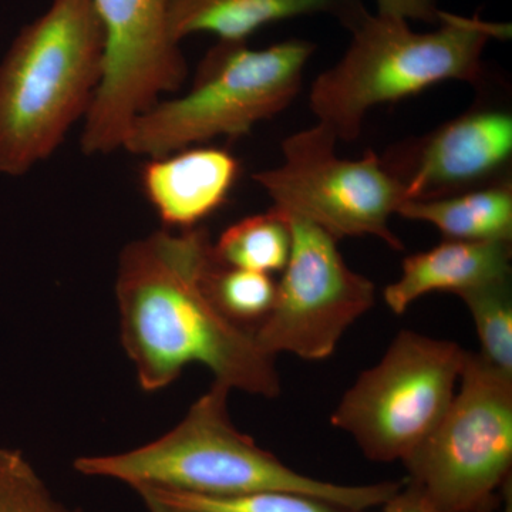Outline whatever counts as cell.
Returning <instances> with one entry per match:
<instances>
[{
	"label": "cell",
	"mask_w": 512,
	"mask_h": 512,
	"mask_svg": "<svg viewBox=\"0 0 512 512\" xmlns=\"http://www.w3.org/2000/svg\"><path fill=\"white\" fill-rule=\"evenodd\" d=\"M382 512H446L431 503L421 491L403 481L402 488L382 507Z\"/></svg>",
	"instance_id": "7402d4cb"
},
{
	"label": "cell",
	"mask_w": 512,
	"mask_h": 512,
	"mask_svg": "<svg viewBox=\"0 0 512 512\" xmlns=\"http://www.w3.org/2000/svg\"><path fill=\"white\" fill-rule=\"evenodd\" d=\"M0 512H82L60 501L22 451L0 447Z\"/></svg>",
	"instance_id": "ffe728a7"
},
{
	"label": "cell",
	"mask_w": 512,
	"mask_h": 512,
	"mask_svg": "<svg viewBox=\"0 0 512 512\" xmlns=\"http://www.w3.org/2000/svg\"><path fill=\"white\" fill-rule=\"evenodd\" d=\"M315 50V43L303 39L266 49L218 40L202 57L187 93L158 101L133 121L124 150L154 158L217 137L247 136L291 106Z\"/></svg>",
	"instance_id": "5b68a950"
},
{
	"label": "cell",
	"mask_w": 512,
	"mask_h": 512,
	"mask_svg": "<svg viewBox=\"0 0 512 512\" xmlns=\"http://www.w3.org/2000/svg\"><path fill=\"white\" fill-rule=\"evenodd\" d=\"M291 245L288 218L271 207L264 214L229 225L218 241L212 242V254L218 264L271 275L284 271Z\"/></svg>",
	"instance_id": "2e32d148"
},
{
	"label": "cell",
	"mask_w": 512,
	"mask_h": 512,
	"mask_svg": "<svg viewBox=\"0 0 512 512\" xmlns=\"http://www.w3.org/2000/svg\"><path fill=\"white\" fill-rule=\"evenodd\" d=\"M402 463L440 510L493 512L511 476L512 375L467 350L443 419Z\"/></svg>",
	"instance_id": "8992f818"
},
{
	"label": "cell",
	"mask_w": 512,
	"mask_h": 512,
	"mask_svg": "<svg viewBox=\"0 0 512 512\" xmlns=\"http://www.w3.org/2000/svg\"><path fill=\"white\" fill-rule=\"evenodd\" d=\"M460 299L466 303L476 326L480 355L497 369L512 375L511 281L464 293Z\"/></svg>",
	"instance_id": "d6986e66"
},
{
	"label": "cell",
	"mask_w": 512,
	"mask_h": 512,
	"mask_svg": "<svg viewBox=\"0 0 512 512\" xmlns=\"http://www.w3.org/2000/svg\"><path fill=\"white\" fill-rule=\"evenodd\" d=\"M231 390L218 382L191 404L173 430L126 453L83 456L77 473L140 488H160L210 497L254 493L309 495L357 511L382 508L403 481L346 485L298 473L234 426Z\"/></svg>",
	"instance_id": "7a4b0ae2"
},
{
	"label": "cell",
	"mask_w": 512,
	"mask_h": 512,
	"mask_svg": "<svg viewBox=\"0 0 512 512\" xmlns=\"http://www.w3.org/2000/svg\"><path fill=\"white\" fill-rule=\"evenodd\" d=\"M212 258L210 234L201 227L158 229L121 249L114 285L120 338L138 386L160 392L185 367L201 365L231 392L276 399V357L212 301L205 285Z\"/></svg>",
	"instance_id": "6da1fadb"
},
{
	"label": "cell",
	"mask_w": 512,
	"mask_h": 512,
	"mask_svg": "<svg viewBox=\"0 0 512 512\" xmlns=\"http://www.w3.org/2000/svg\"><path fill=\"white\" fill-rule=\"evenodd\" d=\"M136 493L147 512H370L352 510L309 495L279 491L229 497L178 493L160 488H140Z\"/></svg>",
	"instance_id": "e0dca14e"
},
{
	"label": "cell",
	"mask_w": 512,
	"mask_h": 512,
	"mask_svg": "<svg viewBox=\"0 0 512 512\" xmlns=\"http://www.w3.org/2000/svg\"><path fill=\"white\" fill-rule=\"evenodd\" d=\"M466 352L453 340L402 330L346 390L330 424L348 433L367 460H406L447 412Z\"/></svg>",
	"instance_id": "52a82bcc"
},
{
	"label": "cell",
	"mask_w": 512,
	"mask_h": 512,
	"mask_svg": "<svg viewBox=\"0 0 512 512\" xmlns=\"http://www.w3.org/2000/svg\"><path fill=\"white\" fill-rule=\"evenodd\" d=\"M397 214L426 222L454 241L512 242V180L427 201H404Z\"/></svg>",
	"instance_id": "9a60e30c"
},
{
	"label": "cell",
	"mask_w": 512,
	"mask_h": 512,
	"mask_svg": "<svg viewBox=\"0 0 512 512\" xmlns=\"http://www.w3.org/2000/svg\"><path fill=\"white\" fill-rule=\"evenodd\" d=\"M205 285L220 311L244 328L254 330L274 305L276 282L264 272L232 268L212 258Z\"/></svg>",
	"instance_id": "ac0fdd59"
},
{
	"label": "cell",
	"mask_w": 512,
	"mask_h": 512,
	"mask_svg": "<svg viewBox=\"0 0 512 512\" xmlns=\"http://www.w3.org/2000/svg\"><path fill=\"white\" fill-rule=\"evenodd\" d=\"M288 220L291 254L274 305L254 335L268 355L318 362L332 356L346 330L375 306L376 286L349 268L338 239L312 222Z\"/></svg>",
	"instance_id": "30bf717a"
},
{
	"label": "cell",
	"mask_w": 512,
	"mask_h": 512,
	"mask_svg": "<svg viewBox=\"0 0 512 512\" xmlns=\"http://www.w3.org/2000/svg\"><path fill=\"white\" fill-rule=\"evenodd\" d=\"M106 50L99 90L83 120L80 147L87 156L123 148L133 121L183 87L188 64L168 33L173 0H92Z\"/></svg>",
	"instance_id": "9c48e42d"
},
{
	"label": "cell",
	"mask_w": 512,
	"mask_h": 512,
	"mask_svg": "<svg viewBox=\"0 0 512 512\" xmlns=\"http://www.w3.org/2000/svg\"><path fill=\"white\" fill-rule=\"evenodd\" d=\"M380 160L402 185L404 201L437 200L508 180L512 113L477 104L430 133L389 148Z\"/></svg>",
	"instance_id": "8fae6325"
},
{
	"label": "cell",
	"mask_w": 512,
	"mask_h": 512,
	"mask_svg": "<svg viewBox=\"0 0 512 512\" xmlns=\"http://www.w3.org/2000/svg\"><path fill=\"white\" fill-rule=\"evenodd\" d=\"M241 165L227 150L188 147L148 158L141 188L164 228L200 227L228 201Z\"/></svg>",
	"instance_id": "7c38bea8"
},
{
	"label": "cell",
	"mask_w": 512,
	"mask_h": 512,
	"mask_svg": "<svg viewBox=\"0 0 512 512\" xmlns=\"http://www.w3.org/2000/svg\"><path fill=\"white\" fill-rule=\"evenodd\" d=\"M345 55L312 83L309 106L338 141H355L373 107L416 96L436 84L484 83L483 56L491 40L511 37L510 23L446 12L431 32L369 13L350 30Z\"/></svg>",
	"instance_id": "3957f363"
},
{
	"label": "cell",
	"mask_w": 512,
	"mask_h": 512,
	"mask_svg": "<svg viewBox=\"0 0 512 512\" xmlns=\"http://www.w3.org/2000/svg\"><path fill=\"white\" fill-rule=\"evenodd\" d=\"M377 15L440 25L446 10L439 8L437 0H376Z\"/></svg>",
	"instance_id": "44dd1931"
},
{
	"label": "cell",
	"mask_w": 512,
	"mask_h": 512,
	"mask_svg": "<svg viewBox=\"0 0 512 512\" xmlns=\"http://www.w3.org/2000/svg\"><path fill=\"white\" fill-rule=\"evenodd\" d=\"M512 242L454 241L403 259L402 274L383 292L387 308L396 315L433 292L464 293L511 281Z\"/></svg>",
	"instance_id": "4fadbf2b"
},
{
	"label": "cell",
	"mask_w": 512,
	"mask_h": 512,
	"mask_svg": "<svg viewBox=\"0 0 512 512\" xmlns=\"http://www.w3.org/2000/svg\"><path fill=\"white\" fill-rule=\"evenodd\" d=\"M106 39L92 0H53L0 60V174L52 157L84 120L104 72Z\"/></svg>",
	"instance_id": "277c9868"
},
{
	"label": "cell",
	"mask_w": 512,
	"mask_h": 512,
	"mask_svg": "<svg viewBox=\"0 0 512 512\" xmlns=\"http://www.w3.org/2000/svg\"><path fill=\"white\" fill-rule=\"evenodd\" d=\"M326 15L353 30L369 15L363 0H173L168 9V33L174 42L210 33L222 42H248V37L272 23Z\"/></svg>",
	"instance_id": "5bb4252c"
},
{
	"label": "cell",
	"mask_w": 512,
	"mask_h": 512,
	"mask_svg": "<svg viewBox=\"0 0 512 512\" xmlns=\"http://www.w3.org/2000/svg\"><path fill=\"white\" fill-rule=\"evenodd\" d=\"M336 143L319 124L293 133L282 141V164L252 180L285 217L312 222L338 241L372 235L402 251V239L390 229V217L404 202L402 185L375 151L348 160L338 157Z\"/></svg>",
	"instance_id": "ba28073f"
}]
</instances>
